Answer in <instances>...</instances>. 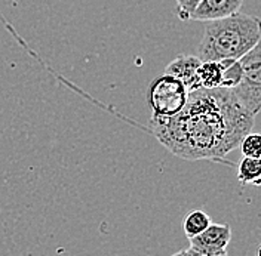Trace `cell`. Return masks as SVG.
<instances>
[{
  "instance_id": "52a82bcc",
  "label": "cell",
  "mask_w": 261,
  "mask_h": 256,
  "mask_svg": "<svg viewBox=\"0 0 261 256\" xmlns=\"http://www.w3.org/2000/svg\"><path fill=\"white\" fill-rule=\"evenodd\" d=\"M244 0H200L190 19L193 21H215L239 12Z\"/></svg>"
},
{
  "instance_id": "9a60e30c",
  "label": "cell",
  "mask_w": 261,
  "mask_h": 256,
  "mask_svg": "<svg viewBox=\"0 0 261 256\" xmlns=\"http://www.w3.org/2000/svg\"><path fill=\"white\" fill-rule=\"evenodd\" d=\"M171 256H189V252H187V249H182V250H178Z\"/></svg>"
},
{
  "instance_id": "ba28073f",
  "label": "cell",
  "mask_w": 261,
  "mask_h": 256,
  "mask_svg": "<svg viewBox=\"0 0 261 256\" xmlns=\"http://www.w3.org/2000/svg\"><path fill=\"white\" fill-rule=\"evenodd\" d=\"M197 81L203 89H215L221 84V67L218 61H202L197 68Z\"/></svg>"
},
{
  "instance_id": "5b68a950",
  "label": "cell",
  "mask_w": 261,
  "mask_h": 256,
  "mask_svg": "<svg viewBox=\"0 0 261 256\" xmlns=\"http://www.w3.org/2000/svg\"><path fill=\"white\" fill-rule=\"evenodd\" d=\"M190 247L202 250V252H224L227 250V246L231 240V228L228 224H214L211 222L206 230H203L200 234L189 239Z\"/></svg>"
},
{
  "instance_id": "4fadbf2b",
  "label": "cell",
  "mask_w": 261,
  "mask_h": 256,
  "mask_svg": "<svg viewBox=\"0 0 261 256\" xmlns=\"http://www.w3.org/2000/svg\"><path fill=\"white\" fill-rule=\"evenodd\" d=\"M200 0H177V14L182 21H189Z\"/></svg>"
},
{
  "instance_id": "5bb4252c",
  "label": "cell",
  "mask_w": 261,
  "mask_h": 256,
  "mask_svg": "<svg viewBox=\"0 0 261 256\" xmlns=\"http://www.w3.org/2000/svg\"><path fill=\"white\" fill-rule=\"evenodd\" d=\"M187 252H189V256H228L227 250L217 252V253H210V252H202V250H197V249H193V247H189Z\"/></svg>"
},
{
  "instance_id": "8fae6325",
  "label": "cell",
  "mask_w": 261,
  "mask_h": 256,
  "mask_svg": "<svg viewBox=\"0 0 261 256\" xmlns=\"http://www.w3.org/2000/svg\"><path fill=\"white\" fill-rule=\"evenodd\" d=\"M221 67V84L220 88L233 89L239 84L242 77V68L238 60H221L218 61Z\"/></svg>"
},
{
  "instance_id": "7c38bea8",
  "label": "cell",
  "mask_w": 261,
  "mask_h": 256,
  "mask_svg": "<svg viewBox=\"0 0 261 256\" xmlns=\"http://www.w3.org/2000/svg\"><path fill=\"white\" fill-rule=\"evenodd\" d=\"M244 157L260 159L261 156V136L258 133H246L239 143Z\"/></svg>"
},
{
  "instance_id": "8992f818",
  "label": "cell",
  "mask_w": 261,
  "mask_h": 256,
  "mask_svg": "<svg viewBox=\"0 0 261 256\" xmlns=\"http://www.w3.org/2000/svg\"><path fill=\"white\" fill-rule=\"evenodd\" d=\"M200 58L193 55H179L172 60L165 68V74L175 77L187 89V92H193L200 89L197 81V68L200 65Z\"/></svg>"
},
{
  "instance_id": "3957f363",
  "label": "cell",
  "mask_w": 261,
  "mask_h": 256,
  "mask_svg": "<svg viewBox=\"0 0 261 256\" xmlns=\"http://www.w3.org/2000/svg\"><path fill=\"white\" fill-rule=\"evenodd\" d=\"M189 92L186 86L172 76L163 74L150 83L147 91V104L151 119L163 120L177 116L186 105Z\"/></svg>"
},
{
  "instance_id": "7a4b0ae2",
  "label": "cell",
  "mask_w": 261,
  "mask_h": 256,
  "mask_svg": "<svg viewBox=\"0 0 261 256\" xmlns=\"http://www.w3.org/2000/svg\"><path fill=\"white\" fill-rule=\"evenodd\" d=\"M260 19L236 12L233 15L208 21L197 49L200 61L239 60L260 43Z\"/></svg>"
},
{
  "instance_id": "30bf717a",
  "label": "cell",
  "mask_w": 261,
  "mask_h": 256,
  "mask_svg": "<svg viewBox=\"0 0 261 256\" xmlns=\"http://www.w3.org/2000/svg\"><path fill=\"white\" fill-rule=\"evenodd\" d=\"M211 222V218L206 212L196 209V210H190L186 215V218L182 221V230H184L187 239H192L197 234H200L203 230H206Z\"/></svg>"
},
{
  "instance_id": "6da1fadb",
  "label": "cell",
  "mask_w": 261,
  "mask_h": 256,
  "mask_svg": "<svg viewBox=\"0 0 261 256\" xmlns=\"http://www.w3.org/2000/svg\"><path fill=\"white\" fill-rule=\"evenodd\" d=\"M248 111L230 89H196L189 92L184 108L174 117L150 119L159 143L187 160H217L234 150L254 126Z\"/></svg>"
},
{
  "instance_id": "9c48e42d",
  "label": "cell",
  "mask_w": 261,
  "mask_h": 256,
  "mask_svg": "<svg viewBox=\"0 0 261 256\" xmlns=\"http://www.w3.org/2000/svg\"><path fill=\"white\" fill-rule=\"evenodd\" d=\"M238 179L242 185L252 184L258 187L261 184V160L252 157H244L238 166Z\"/></svg>"
},
{
  "instance_id": "277c9868",
  "label": "cell",
  "mask_w": 261,
  "mask_h": 256,
  "mask_svg": "<svg viewBox=\"0 0 261 256\" xmlns=\"http://www.w3.org/2000/svg\"><path fill=\"white\" fill-rule=\"evenodd\" d=\"M242 68V77L231 94L244 105L248 111L257 116L261 107V46L255 45L239 60Z\"/></svg>"
}]
</instances>
